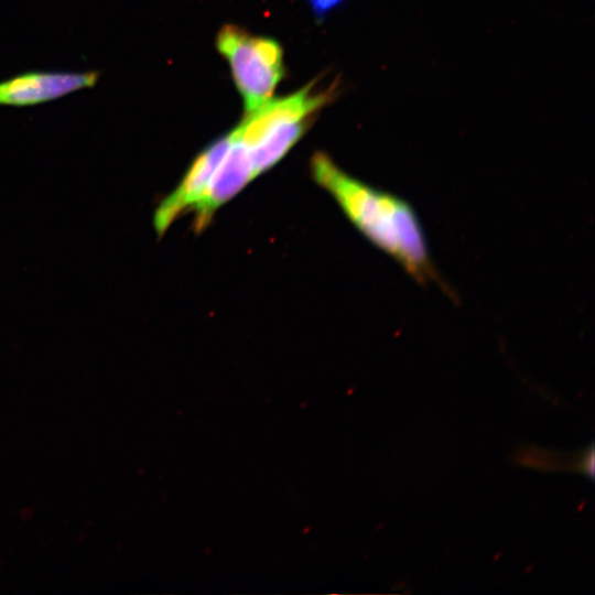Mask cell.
<instances>
[{
	"label": "cell",
	"mask_w": 595,
	"mask_h": 595,
	"mask_svg": "<svg viewBox=\"0 0 595 595\" xmlns=\"http://www.w3.org/2000/svg\"><path fill=\"white\" fill-rule=\"evenodd\" d=\"M311 169L315 182L333 196L369 241L416 281L435 278L423 228L404 199L350 176L324 152L313 154Z\"/></svg>",
	"instance_id": "1"
},
{
	"label": "cell",
	"mask_w": 595,
	"mask_h": 595,
	"mask_svg": "<svg viewBox=\"0 0 595 595\" xmlns=\"http://www.w3.org/2000/svg\"><path fill=\"white\" fill-rule=\"evenodd\" d=\"M216 46L228 61L246 112L271 98L284 76L283 51L275 40L225 24L217 33Z\"/></svg>",
	"instance_id": "2"
},
{
	"label": "cell",
	"mask_w": 595,
	"mask_h": 595,
	"mask_svg": "<svg viewBox=\"0 0 595 595\" xmlns=\"http://www.w3.org/2000/svg\"><path fill=\"white\" fill-rule=\"evenodd\" d=\"M315 80L296 93L275 100L268 99L259 107L247 111L232 134L247 148L252 149L262 137L278 125L306 118L332 101L335 89L314 91Z\"/></svg>",
	"instance_id": "3"
},
{
	"label": "cell",
	"mask_w": 595,
	"mask_h": 595,
	"mask_svg": "<svg viewBox=\"0 0 595 595\" xmlns=\"http://www.w3.org/2000/svg\"><path fill=\"white\" fill-rule=\"evenodd\" d=\"M230 142L229 132L214 140L195 158L180 184L154 212L153 225L158 236L164 235L177 217L192 210L229 149Z\"/></svg>",
	"instance_id": "4"
},
{
	"label": "cell",
	"mask_w": 595,
	"mask_h": 595,
	"mask_svg": "<svg viewBox=\"0 0 595 595\" xmlns=\"http://www.w3.org/2000/svg\"><path fill=\"white\" fill-rule=\"evenodd\" d=\"M100 72H28L0 82V105L34 106L96 85Z\"/></svg>",
	"instance_id": "5"
},
{
	"label": "cell",
	"mask_w": 595,
	"mask_h": 595,
	"mask_svg": "<svg viewBox=\"0 0 595 595\" xmlns=\"http://www.w3.org/2000/svg\"><path fill=\"white\" fill-rule=\"evenodd\" d=\"M230 147L218 164L198 202L194 205L193 227L196 232L204 230L215 212L251 180L255 178L252 163L247 148L230 132Z\"/></svg>",
	"instance_id": "6"
},
{
	"label": "cell",
	"mask_w": 595,
	"mask_h": 595,
	"mask_svg": "<svg viewBox=\"0 0 595 595\" xmlns=\"http://www.w3.org/2000/svg\"><path fill=\"white\" fill-rule=\"evenodd\" d=\"M314 118L289 121L269 130L262 139L250 149L255 177L275 165L290 149L302 138Z\"/></svg>",
	"instance_id": "7"
},
{
	"label": "cell",
	"mask_w": 595,
	"mask_h": 595,
	"mask_svg": "<svg viewBox=\"0 0 595 595\" xmlns=\"http://www.w3.org/2000/svg\"><path fill=\"white\" fill-rule=\"evenodd\" d=\"M344 0H309L312 12L320 21L332 10L343 3Z\"/></svg>",
	"instance_id": "8"
}]
</instances>
